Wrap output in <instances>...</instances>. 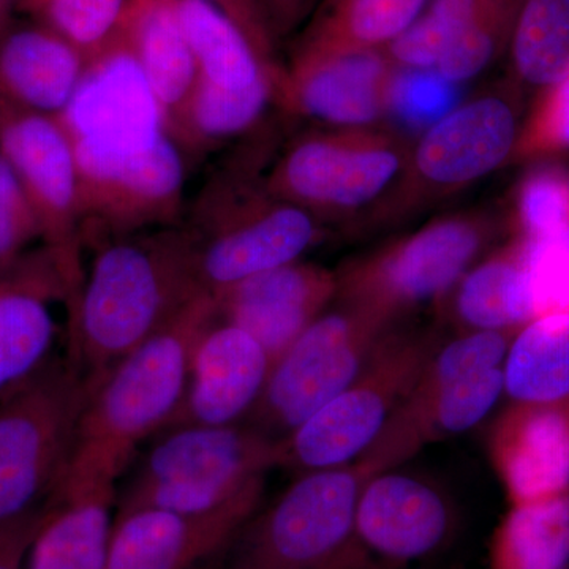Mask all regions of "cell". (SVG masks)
<instances>
[{
	"instance_id": "obj_28",
	"label": "cell",
	"mask_w": 569,
	"mask_h": 569,
	"mask_svg": "<svg viewBox=\"0 0 569 569\" xmlns=\"http://www.w3.org/2000/svg\"><path fill=\"white\" fill-rule=\"evenodd\" d=\"M489 569H569V492L509 505L493 531Z\"/></svg>"
},
{
	"instance_id": "obj_3",
	"label": "cell",
	"mask_w": 569,
	"mask_h": 569,
	"mask_svg": "<svg viewBox=\"0 0 569 569\" xmlns=\"http://www.w3.org/2000/svg\"><path fill=\"white\" fill-rule=\"evenodd\" d=\"M201 291L299 260L321 238L317 217L269 192L250 164L233 160L209 176L190 208Z\"/></svg>"
},
{
	"instance_id": "obj_31",
	"label": "cell",
	"mask_w": 569,
	"mask_h": 569,
	"mask_svg": "<svg viewBox=\"0 0 569 569\" xmlns=\"http://www.w3.org/2000/svg\"><path fill=\"white\" fill-rule=\"evenodd\" d=\"M512 66L527 84L550 88L569 74V0H523L512 31Z\"/></svg>"
},
{
	"instance_id": "obj_20",
	"label": "cell",
	"mask_w": 569,
	"mask_h": 569,
	"mask_svg": "<svg viewBox=\"0 0 569 569\" xmlns=\"http://www.w3.org/2000/svg\"><path fill=\"white\" fill-rule=\"evenodd\" d=\"M69 299V283L48 247L0 274V396L51 358L58 335L51 307Z\"/></svg>"
},
{
	"instance_id": "obj_15",
	"label": "cell",
	"mask_w": 569,
	"mask_h": 569,
	"mask_svg": "<svg viewBox=\"0 0 569 569\" xmlns=\"http://www.w3.org/2000/svg\"><path fill=\"white\" fill-rule=\"evenodd\" d=\"M455 511L429 482L397 473L373 475L356 507V533L373 561L392 565L433 556L451 539Z\"/></svg>"
},
{
	"instance_id": "obj_1",
	"label": "cell",
	"mask_w": 569,
	"mask_h": 569,
	"mask_svg": "<svg viewBox=\"0 0 569 569\" xmlns=\"http://www.w3.org/2000/svg\"><path fill=\"white\" fill-rule=\"evenodd\" d=\"M200 293L197 246L186 224L99 242L69 313L67 356L97 387Z\"/></svg>"
},
{
	"instance_id": "obj_40",
	"label": "cell",
	"mask_w": 569,
	"mask_h": 569,
	"mask_svg": "<svg viewBox=\"0 0 569 569\" xmlns=\"http://www.w3.org/2000/svg\"><path fill=\"white\" fill-rule=\"evenodd\" d=\"M44 509L0 522V569H24L29 548L39 530Z\"/></svg>"
},
{
	"instance_id": "obj_8",
	"label": "cell",
	"mask_w": 569,
	"mask_h": 569,
	"mask_svg": "<svg viewBox=\"0 0 569 569\" xmlns=\"http://www.w3.org/2000/svg\"><path fill=\"white\" fill-rule=\"evenodd\" d=\"M78 203L82 242L179 224L182 152L163 132L140 142H104L77 129Z\"/></svg>"
},
{
	"instance_id": "obj_18",
	"label": "cell",
	"mask_w": 569,
	"mask_h": 569,
	"mask_svg": "<svg viewBox=\"0 0 569 569\" xmlns=\"http://www.w3.org/2000/svg\"><path fill=\"white\" fill-rule=\"evenodd\" d=\"M271 369V358L254 337L219 318L194 347L181 406L164 430L244 421Z\"/></svg>"
},
{
	"instance_id": "obj_11",
	"label": "cell",
	"mask_w": 569,
	"mask_h": 569,
	"mask_svg": "<svg viewBox=\"0 0 569 569\" xmlns=\"http://www.w3.org/2000/svg\"><path fill=\"white\" fill-rule=\"evenodd\" d=\"M0 153L13 168L39 219L41 239L69 283L71 312L84 283L78 203L77 126L69 114L18 107L0 96Z\"/></svg>"
},
{
	"instance_id": "obj_30",
	"label": "cell",
	"mask_w": 569,
	"mask_h": 569,
	"mask_svg": "<svg viewBox=\"0 0 569 569\" xmlns=\"http://www.w3.org/2000/svg\"><path fill=\"white\" fill-rule=\"evenodd\" d=\"M33 20L69 41L92 70L122 54L133 0H21Z\"/></svg>"
},
{
	"instance_id": "obj_7",
	"label": "cell",
	"mask_w": 569,
	"mask_h": 569,
	"mask_svg": "<svg viewBox=\"0 0 569 569\" xmlns=\"http://www.w3.org/2000/svg\"><path fill=\"white\" fill-rule=\"evenodd\" d=\"M440 346L432 332L392 329L340 395L280 440L282 467L306 473L361 458Z\"/></svg>"
},
{
	"instance_id": "obj_27",
	"label": "cell",
	"mask_w": 569,
	"mask_h": 569,
	"mask_svg": "<svg viewBox=\"0 0 569 569\" xmlns=\"http://www.w3.org/2000/svg\"><path fill=\"white\" fill-rule=\"evenodd\" d=\"M427 0H325L299 52L385 50L413 24Z\"/></svg>"
},
{
	"instance_id": "obj_6",
	"label": "cell",
	"mask_w": 569,
	"mask_h": 569,
	"mask_svg": "<svg viewBox=\"0 0 569 569\" xmlns=\"http://www.w3.org/2000/svg\"><path fill=\"white\" fill-rule=\"evenodd\" d=\"M367 479L358 462L306 471L254 512L231 546L228 569H376L356 533Z\"/></svg>"
},
{
	"instance_id": "obj_33",
	"label": "cell",
	"mask_w": 569,
	"mask_h": 569,
	"mask_svg": "<svg viewBox=\"0 0 569 569\" xmlns=\"http://www.w3.org/2000/svg\"><path fill=\"white\" fill-rule=\"evenodd\" d=\"M522 2L489 0L433 70L455 84L477 77L509 48Z\"/></svg>"
},
{
	"instance_id": "obj_10",
	"label": "cell",
	"mask_w": 569,
	"mask_h": 569,
	"mask_svg": "<svg viewBox=\"0 0 569 569\" xmlns=\"http://www.w3.org/2000/svg\"><path fill=\"white\" fill-rule=\"evenodd\" d=\"M488 241L478 217L438 220L337 272L336 299L397 323L436 301L467 274Z\"/></svg>"
},
{
	"instance_id": "obj_12",
	"label": "cell",
	"mask_w": 569,
	"mask_h": 569,
	"mask_svg": "<svg viewBox=\"0 0 569 569\" xmlns=\"http://www.w3.org/2000/svg\"><path fill=\"white\" fill-rule=\"evenodd\" d=\"M408 159L387 134L326 130L291 142L264 179L269 192L318 219V213L350 212L377 200L406 171Z\"/></svg>"
},
{
	"instance_id": "obj_36",
	"label": "cell",
	"mask_w": 569,
	"mask_h": 569,
	"mask_svg": "<svg viewBox=\"0 0 569 569\" xmlns=\"http://www.w3.org/2000/svg\"><path fill=\"white\" fill-rule=\"evenodd\" d=\"M458 99L455 82L436 70L397 71L389 110L408 126H433L451 111Z\"/></svg>"
},
{
	"instance_id": "obj_29",
	"label": "cell",
	"mask_w": 569,
	"mask_h": 569,
	"mask_svg": "<svg viewBox=\"0 0 569 569\" xmlns=\"http://www.w3.org/2000/svg\"><path fill=\"white\" fill-rule=\"evenodd\" d=\"M503 378L505 392L518 402L569 397V313L522 326L505 358Z\"/></svg>"
},
{
	"instance_id": "obj_37",
	"label": "cell",
	"mask_w": 569,
	"mask_h": 569,
	"mask_svg": "<svg viewBox=\"0 0 569 569\" xmlns=\"http://www.w3.org/2000/svg\"><path fill=\"white\" fill-rule=\"evenodd\" d=\"M41 239L37 213L13 168L0 153V274Z\"/></svg>"
},
{
	"instance_id": "obj_26",
	"label": "cell",
	"mask_w": 569,
	"mask_h": 569,
	"mask_svg": "<svg viewBox=\"0 0 569 569\" xmlns=\"http://www.w3.org/2000/svg\"><path fill=\"white\" fill-rule=\"evenodd\" d=\"M455 313L470 331H519L535 320L522 239L490 254L459 280Z\"/></svg>"
},
{
	"instance_id": "obj_39",
	"label": "cell",
	"mask_w": 569,
	"mask_h": 569,
	"mask_svg": "<svg viewBox=\"0 0 569 569\" xmlns=\"http://www.w3.org/2000/svg\"><path fill=\"white\" fill-rule=\"evenodd\" d=\"M233 21L266 62L277 63V37L264 0H206Z\"/></svg>"
},
{
	"instance_id": "obj_21",
	"label": "cell",
	"mask_w": 569,
	"mask_h": 569,
	"mask_svg": "<svg viewBox=\"0 0 569 569\" xmlns=\"http://www.w3.org/2000/svg\"><path fill=\"white\" fill-rule=\"evenodd\" d=\"M505 391L503 366L459 381L426 399H406L377 440L355 462L367 477L395 470L430 443L479 425Z\"/></svg>"
},
{
	"instance_id": "obj_41",
	"label": "cell",
	"mask_w": 569,
	"mask_h": 569,
	"mask_svg": "<svg viewBox=\"0 0 569 569\" xmlns=\"http://www.w3.org/2000/svg\"><path fill=\"white\" fill-rule=\"evenodd\" d=\"M313 0H264L277 39L288 36L305 20Z\"/></svg>"
},
{
	"instance_id": "obj_16",
	"label": "cell",
	"mask_w": 569,
	"mask_h": 569,
	"mask_svg": "<svg viewBox=\"0 0 569 569\" xmlns=\"http://www.w3.org/2000/svg\"><path fill=\"white\" fill-rule=\"evenodd\" d=\"M489 458L509 505L569 492V397L511 403L493 421Z\"/></svg>"
},
{
	"instance_id": "obj_2",
	"label": "cell",
	"mask_w": 569,
	"mask_h": 569,
	"mask_svg": "<svg viewBox=\"0 0 569 569\" xmlns=\"http://www.w3.org/2000/svg\"><path fill=\"white\" fill-rule=\"evenodd\" d=\"M217 320L216 296H194L112 367L86 406L69 471L56 493L116 488L138 445L170 425L186 392L194 347Z\"/></svg>"
},
{
	"instance_id": "obj_23",
	"label": "cell",
	"mask_w": 569,
	"mask_h": 569,
	"mask_svg": "<svg viewBox=\"0 0 569 569\" xmlns=\"http://www.w3.org/2000/svg\"><path fill=\"white\" fill-rule=\"evenodd\" d=\"M91 71L80 52L43 22L11 18L0 29V96L18 107L67 114Z\"/></svg>"
},
{
	"instance_id": "obj_24",
	"label": "cell",
	"mask_w": 569,
	"mask_h": 569,
	"mask_svg": "<svg viewBox=\"0 0 569 569\" xmlns=\"http://www.w3.org/2000/svg\"><path fill=\"white\" fill-rule=\"evenodd\" d=\"M116 488L61 492L51 498L24 569H107Z\"/></svg>"
},
{
	"instance_id": "obj_9",
	"label": "cell",
	"mask_w": 569,
	"mask_h": 569,
	"mask_svg": "<svg viewBox=\"0 0 569 569\" xmlns=\"http://www.w3.org/2000/svg\"><path fill=\"white\" fill-rule=\"evenodd\" d=\"M392 329L359 307L326 310L277 359L242 422L276 440L290 436L355 380Z\"/></svg>"
},
{
	"instance_id": "obj_35",
	"label": "cell",
	"mask_w": 569,
	"mask_h": 569,
	"mask_svg": "<svg viewBox=\"0 0 569 569\" xmlns=\"http://www.w3.org/2000/svg\"><path fill=\"white\" fill-rule=\"evenodd\" d=\"M518 223L522 238H549L569 231V174L541 168L520 183Z\"/></svg>"
},
{
	"instance_id": "obj_42",
	"label": "cell",
	"mask_w": 569,
	"mask_h": 569,
	"mask_svg": "<svg viewBox=\"0 0 569 569\" xmlns=\"http://www.w3.org/2000/svg\"><path fill=\"white\" fill-rule=\"evenodd\" d=\"M21 0H0V29L11 20V11Z\"/></svg>"
},
{
	"instance_id": "obj_4",
	"label": "cell",
	"mask_w": 569,
	"mask_h": 569,
	"mask_svg": "<svg viewBox=\"0 0 569 569\" xmlns=\"http://www.w3.org/2000/svg\"><path fill=\"white\" fill-rule=\"evenodd\" d=\"M93 389L66 355L0 396V522L39 511L61 488Z\"/></svg>"
},
{
	"instance_id": "obj_17",
	"label": "cell",
	"mask_w": 569,
	"mask_h": 569,
	"mask_svg": "<svg viewBox=\"0 0 569 569\" xmlns=\"http://www.w3.org/2000/svg\"><path fill=\"white\" fill-rule=\"evenodd\" d=\"M336 296V272L296 260L224 288L216 301L220 320L254 337L274 366Z\"/></svg>"
},
{
	"instance_id": "obj_5",
	"label": "cell",
	"mask_w": 569,
	"mask_h": 569,
	"mask_svg": "<svg viewBox=\"0 0 569 569\" xmlns=\"http://www.w3.org/2000/svg\"><path fill=\"white\" fill-rule=\"evenodd\" d=\"M274 468H282L280 440L246 422L174 427L142 458L116 511L204 515L264 488Z\"/></svg>"
},
{
	"instance_id": "obj_14",
	"label": "cell",
	"mask_w": 569,
	"mask_h": 569,
	"mask_svg": "<svg viewBox=\"0 0 569 569\" xmlns=\"http://www.w3.org/2000/svg\"><path fill=\"white\" fill-rule=\"evenodd\" d=\"M263 490H250L204 515L152 508L116 511L107 569H197L234 545L260 508Z\"/></svg>"
},
{
	"instance_id": "obj_38",
	"label": "cell",
	"mask_w": 569,
	"mask_h": 569,
	"mask_svg": "<svg viewBox=\"0 0 569 569\" xmlns=\"http://www.w3.org/2000/svg\"><path fill=\"white\" fill-rule=\"evenodd\" d=\"M569 149V74L546 89L526 126L519 130L515 152L520 159Z\"/></svg>"
},
{
	"instance_id": "obj_19",
	"label": "cell",
	"mask_w": 569,
	"mask_h": 569,
	"mask_svg": "<svg viewBox=\"0 0 569 569\" xmlns=\"http://www.w3.org/2000/svg\"><path fill=\"white\" fill-rule=\"evenodd\" d=\"M518 137L512 103L493 93L478 97L429 127L408 159L410 176L427 189H460L500 167Z\"/></svg>"
},
{
	"instance_id": "obj_13",
	"label": "cell",
	"mask_w": 569,
	"mask_h": 569,
	"mask_svg": "<svg viewBox=\"0 0 569 569\" xmlns=\"http://www.w3.org/2000/svg\"><path fill=\"white\" fill-rule=\"evenodd\" d=\"M397 71L387 50L295 51L280 71L276 102L290 114L356 129L389 110Z\"/></svg>"
},
{
	"instance_id": "obj_34",
	"label": "cell",
	"mask_w": 569,
	"mask_h": 569,
	"mask_svg": "<svg viewBox=\"0 0 569 569\" xmlns=\"http://www.w3.org/2000/svg\"><path fill=\"white\" fill-rule=\"evenodd\" d=\"M520 239L535 320L569 313V231L549 238Z\"/></svg>"
},
{
	"instance_id": "obj_25",
	"label": "cell",
	"mask_w": 569,
	"mask_h": 569,
	"mask_svg": "<svg viewBox=\"0 0 569 569\" xmlns=\"http://www.w3.org/2000/svg\"><path fill=\"white\" fill-rule=\"evenodd\" d=\"M178 11L198 82L230 93L276 88L282 67L266 62L222 11L206 0H178Z\"/></svg>"
},
{
	"instance_id": "obj_22",
	"label": "cell",
	"mask_w": 569,
	"mask_h": 569,
	"mask_svg": "<svg viewBox=\"0 0 569 569\" xmlns=\"http://www.w3.org/2000/svg\"><path fill=\"white\" fill-rule=\"evenodd\" d=\"M122 54L137 63L163 133L179 148L198 71L179 18L178 0H133Z\"/></svg>"
},
{
	"instance_id": "obj_32",
	"label": "cell",
	"mask_w": 569,
	"mask_h": 569,
	"mask_svg": "<svg viewBox=\"0 0 569 569\" xmlns=\"http://www.w3.org/2000/svg\"><path fill=\"white\" fill-rule=\"evenodd\" d=\"M489 0H432L429 9L387 50L397 67L436 69Z\"/></svg>"
}]
</instances>
